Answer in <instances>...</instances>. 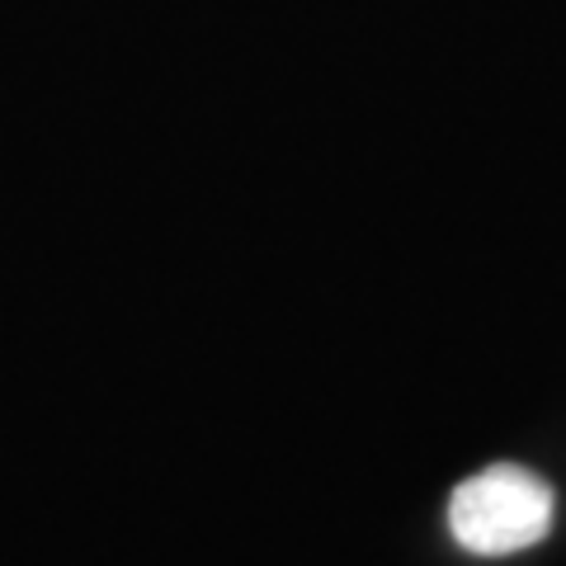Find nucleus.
Here are the masks:
<instances>
[{
    "instance_id": "obj_1",
    "label": "nucleus",
    "mask_w": 566,
    "mask_h": 566,
    "mask_svg": "<svg viewBox=\"0 0 566 566\" xmlns=\"http://www.w3.org/2000/svg\"><path fill=\"white\" fill-rule=\"evenodd\" d=\"M449 528L476 557L524 553L553 528V486L520 463H491L449 495Z\"/></svg>"
}]
</instances>
